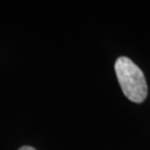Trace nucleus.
Segmentation results:
<instances>
[{
	"mask_svg": "<svg viewBox=\"0 0 150 150\" xmlns=\"http://www.w3.org/2000/svg\"><path fill=\"white\" fill-rule=\"evenodd\" d=\"M19 150H36V149L31 147V146H23V147H21Z\"/></svg>",
	"mask_w": 150,
	"mask_h": 150,
	"instance_id": "nucleus-2",
	"label": "nucleus"
},
{
	"mask_svg": "<svg viewBox=\"0 0 150 150\" xmlns=\"http://www.w3.org/2000/svg\"><path fill=\"white\" fill-rule=\"evenodd\" d=\"M115 72L124 95L134 103H140L147 97L144 74L130 59L120 57L115 62Z\"/></svg>",
	"mask_w": 150,
	"mask_h": 150,
	"instance_id": "nucleus-1",
	"label": "nucleus"
}]
</instances>
